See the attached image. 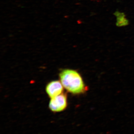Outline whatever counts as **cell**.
<instances>
[{"label": "cell", "mask_w": 134, "mask_h": 134, "mask_svg": "<svg viewBox=\"0 0 134 134\" xmlns=\"http://www.w3.org/2000/svg\"><path fill=\"white\" fill-rule=\"evenodd\" d=\"M114 15L117 18L116 25L119 27L126 26L129 24L128 20L126 18V15L124 13L119 11H116L114 13Z\"/></svg>", "instance_id": "obj_4"}, {"label": "cell", "mask_w": 134, "mask_h": 134, "mask_svg": "<svg viewBox=\"0 0 134 134\" xmlns=\"http://www.w3.org/2000/svg\"><path fill=\"white\" fill-rule=\"evenodd\" d=\"M60 81L69 93L79 95L86 91V86L79 72L74 70L65 69L60 72Z\"/></svg>", "instance_id": "obj_1"}, {"label": "cell", "mask_w": 134, "mask_h": 134, "mask_svg": "<svg viewBox=\"0 0 134 134\" xmlns=\"http://www.w3.org/2000/svg\"><path fill=\"white\" fill-rule=\"evenodd\" d=\"M68 105L67 96L63 93L51 98L49 103V108L53 112H60L64 111Z\"/></svg>", "instance_id": "obj_2"}, {"label": "cell", "mask_w": 134, "mask_h": 134, "mask_svg": "<svg viewBox=\"0 0 134 134\" xmlns=\"http://www.w3.org/2000/svg\"><path fill=\"white\" fill-rule=\"evenodd\" d=\"M63 88L60 81H52L46 86V92L50 98H53L62 93Z\"/></svg>", "instance_id": "obj_3"}]
</instances>
